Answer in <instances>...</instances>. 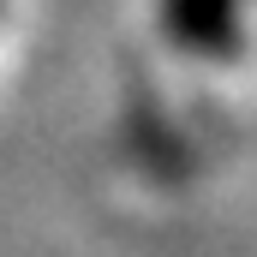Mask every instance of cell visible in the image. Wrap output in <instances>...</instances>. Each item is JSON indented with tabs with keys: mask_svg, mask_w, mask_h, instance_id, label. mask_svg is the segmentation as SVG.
Listing matches in <instances>:
<instances>
[{
	"mask_svg": "<svg viewBox=\"0 0 257 257\" xmlns=\"http://www.w3.org/2000/svg\"><path fill=\"white\" fill-rule=\"evenodd\" d=\"M251 0H156L162 36L192 60H233L245 48Z\"/></svg>",
	"mask_w": 257,
	"mask_h": 257,
	"instance_id": "1",
	"label": "cell"
},
{
	"mask_svg": "<svg viewBox=\"0 0 257 257\" xmlns=\"http://www.w3.org/2000/svg\"><path fill=\"white\" fill-rule=\"evenodd\" d=\"M0 6H6V0H0Z\"/></svg>",
	"mask_w": 257,
	"mask_h": 257,
	"instance_id": "2",
	"label": "cell"
}]
</instances>
